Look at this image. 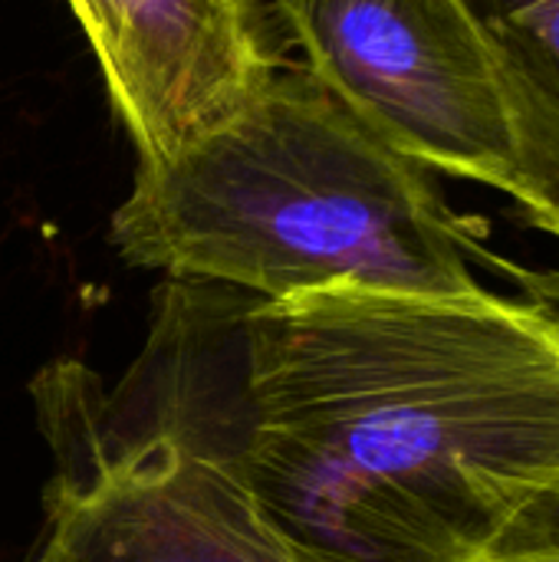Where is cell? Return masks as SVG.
<instances>
[{
	"mask_svg": "<svg viewBox=\"0 0 559 562\" xmlns=\"http://www.w3.org/2000/svg\"><path fill=\"white\" fill-rule=\"evenodd\" d=\"M227 3H237V7H247V3H254V0H227Z\"/></svg>",
	"mask_w": 559,
	"mask_h": 562,
	"instance_id": "8",
	"label": "cell"
},
{
	"mask_svg": "<svg viewBox=\"0 0 559 562\" xmlns=\"http://www.w3.org/2000/svg\"><path fill=\"white\" fill-rule=\"evenodd\" d=\"M119 257L257 300L326 286L471 293L484 247L428 168L306 66H273L168 155L138 158L109 221Z\"/></svg>",
	"mask_w": 559,
	"mask_h": 562,
	"instance_id": "2",
	"label": "cell"
},
{
	"mask_svg": "<svg viewBox=\"0 0 559 562\" xmlns=\"http://www.w3.org/2000/svg\"><path fill=\"white\" fill-rule=\"evenodd\" d=\"M481 562H559V477L507 520Z\"/></svg>",
	"mask_w": 559,
	"mask_h": 562,
	"instance_id": "6",
	"label": "cell"
},
{
	"mask_svg": "<svg viewBox=\"0 0 559 562\" xmlns=\"http://www.w3.org/2000/svg\"><path fill=\"white\" fill-rule=\"evenodd\" d=\"M132 375L280 562H481L559 477V326L484 286L171 280Z\"/></svg>",
	"mask_w": 559,
	"mask_h": 562,
	"instance_id": "1",
	"label": "cell"
},
{
	"mask_svg": "<svg viewBox=\"0 0 559 562\" xmlns=\"http://www.w3.org/2000/svg\"><path fill=\"white\" fill-rule=\"evenodd\" d=\"M138 158L168 155L244 99L277 59L227 0H66Z\"/></svg>",
	"mask_w": 559,
	"mask_h": 562,
	"instance_id": "4",
	"label": "cell"
},
{
	"mask_svg": "<svg viewBox=\"0 0 559 562\" xmlns=\"http://www.w3.org/2000/svg\"><path fill=\"white\" fill-rule=\"evenodd\" d=\"M484 260L501 267L514 280L521 300L537 306L544 316H550L559 326V267H517V263L501 260V257H484Z\"/></svg>",
	"mask_w": 559,
	"mask_h": 562,
	"instance_id": "7",
	"label": "cell"
},
{
	"mask_svg": "<svg viewBox=\"0 0 559 562\" xmlns=\"http://www.w3.org/2000/svg\"><path fill=\"white\" fill-rule=\"evenodd\" d=\"M501 56L521 132L514 201L559 237V0H468Z\"/></svg>",
	"mask_w": 559,
	"mask_h": 562,
	"instance_id": "5",
	"label": "cell"
},
{
	"mask_svg": "<svg viewBox=\"0 0 559 562\" xmlns=\"http://www.w3.org/2000/svg\"><path fill=\"white\" fill-rule=\"evenodd\" d=\"M303 66L428 171L514 194L521 132L468 0H277Z\"/></svg>",
	"mask_w": 559,
	"mask_h": 562,
	"instance_id": "3",
	"label": "cell"
}]
</instances>
